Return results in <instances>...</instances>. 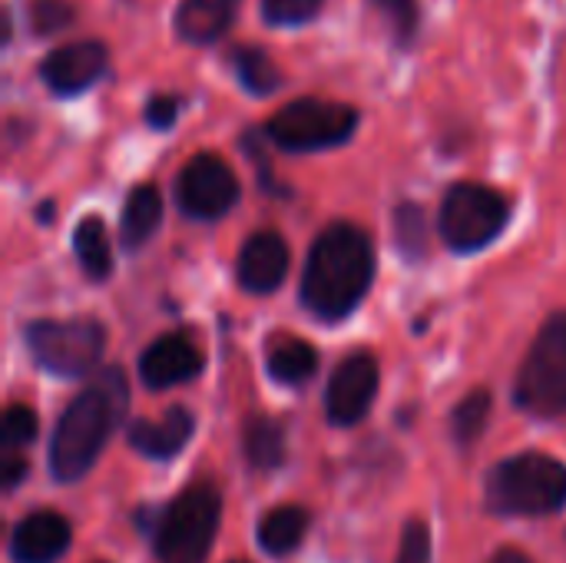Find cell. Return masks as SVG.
<instances>
[{"mask_svg":"<svg viewBox=\"0 0 566 563\" xmlns=\"http://www.w3.org/2000/svg\"><path fill=\"white\" fill-rule=\"evenodd\" d=\"M375 282L371 236L352 222L328 226L308 252L302 275V302L322 322L352 315Z\"/></svg>","mask_w":566,"mask_h":563,"instance_id":"6da1fadb","label":"cell"},{"mask_svg":"<svg viewBox=\"0 0 566 563\" xmlns=\"http://www.w3.org/2000/svg\"><path fill=\"white\" fill-rule=\"evenodd\" d=\"M126 375L119 368H106L66 405L50 441V475L56 481H80L96 465L99 451L126 418Z\"/></svg>","mask_w":566,"mask_h":563,"instance_id":"7a4b0ae2","label":"cell"},{"mask_svg":"<svg viewBox=\"0 0 566 563\" xmlns=\"http://www.w3.org/2000/svg\"><path fill=\"white\" fill-rule=\"evenodd\" d=\"M566 504V465L527 451L488 475V508L511 518H544Z\"/></svg>","mask_w":566,"mask_h":563,"instance_id":"3957f363","label":"cell"},{"mask_svg":"<svg viewBox=\"0 0 566 563\" xmlns=\"http://www.w3.org/2000/svg\"><path fill=\"white\" fill-rule=\"evenodd\" d=\"M222 518V498L212 484H192L156 518L159 563H206Z\"/></svg>","mask_w":566,"mask_h":563,"instance_id":"277c9868","label":"cell"},{"mask_svg":"<svg viewBox=\"0 0 566 563\" xmlns=\"http://www.w3.org/2000/svg\"><path fill=\"white\" fill-rule=\"evenodd\" d=\"M355 126H358L355 106L322 96H302L285 103L265 123V136L289 153H315L348 143Z\"/></svg>","mask_w":566,"mask_h":563,"instance_id":"5b68a950","label":"cell"},{"mask_svg":"<svg viewBox=\"0 0 566 563\" xmlns=\"http://www.w3.org/2000/svg\"><path fill=\"white\" fill-rule=\"evenodd\" d=\"M514 402L534 418L566 415V312L541 329L517 375Z\"/></svg>","mask_w":566,"mask_h":563,"instance_id":"8992f818","label":"cell"},{"mask_svg":"<svg viewBox=\"0 0 566 563\" xmlns=\"http://www.w3.org/2000/svg\"><path fill=\"white\" fill-rule=\"evenodd\" d=\"M511 219V202L481 183H454L441 202V239L454 252H478L491 246Z\"/></svg>","mask_w":566,"mask_h":563,"instance_id":"52a82bcc","label":"cell"},{"mask_svg":"<svg viewBox=\"0 0 566 563\" xmlns=\"http://www.w3.org/2000/svg\"><path fill=\"white\" fill-rule=\"evenodd\" d=\"M27 345L50 375L83 378L96 368L106 332L93 319H40L27 329Z\"/></svg>","mask_w":566,"mask_h":563,"instance_id":"ba28073f","label":"cell"},{"mask_svg":"<svg viewBox=\"0 0 566 563\" xmlns=\"http://www.w3.org/2000/svg\"><path fill=\"white\" fill-rule=\"evenodd\" d=\"M239 199L232 166L216 153H196L176 176V202L192 219H219Z\"/></svg>","mask_w":566,"mask_h":563,"instance_id":"9c48e42d","label":"cell"},{"mask_svg":"<svg viewBox=\"0 0 566 563\" xmlns=\"http://www.w3.org/2000/svg\"><path fill=\"white\" fill-rule=\"evenodd\" d=\"M106 63H109V50L103 40H73V43H63L56 50H50L36 73L40 80L46 83L50 93L56 96H76L83 90H90L103 73H106Z\"/></svg>","mask_w":566,"mask_h":563,"instance_id":"30bf717a","label":"cell"},{"mask_svg":"<svg viewBox=\"0 0 566 563\" xmlns=\"http://www.w3.org/2000/svg\"><path fill=\"white\" fill-rule=\"evenodd\" d=\"M378 395V362L368 352L345 358L325 392V411L332 425H358Z\"/></svg>","mask_w":566,"mask_h":563,"instance_id":"8fae6325","label":"cell"},{"mask_svg":"<svg viewBox=\"0 0 566 563\" xmlns=\"http://www.w3.org/2000/svg\"><path fill=\"white\" fill-rule=\"evenodd\" d=\"M199 372H202V352L182 332L156 338L139 358V375L149 388H172L192 382Z\"/></svg>","mask_w":566,"mask_h":563,"instance_id":"7c38bea8","label":"cell"},{"mask_svg":"<svg viewBox=\"0 0 566 563\" xmlns=\"http://www.w3.org/2000/svg\"><path fill=\"white\" fill-rule=\"evenodd\" d=\"M235 272H239V282H242L245 292H255V295L275 292L289 275V246H285V239L279 232H272V229L249 236V242L239 252Z\"/></svg>","mask_w":566,"mask_h":563,"instance_id":"4fadbf2b","label":"cell"},{"mask_svg":"<svg viewBox=\"0 0 566 563\" xmlns=\"http://www.w3.org/2000/svg\"><path fill=\"white\" fill-rule=\"evenodd\" d=\"M73 541L66 518L56 511L27 514L10 538V557L17 563H56Z\"/></svg>","mask_w":566,"mask_h":563,"instance_id":"5bb4252c","label":"cell"},{"mask_svg":"<svg viewBox=\"0 0 566 563\" xmlns=\"http://www.w3.org/2000/svg\"><path fill=\"white\" fill-rule=\"evenodd\" d=\"M242 0H179L172 13V30L189 46L216 43L235 20Z\"/></svg>","mask_w":566,"mask_h":563,"instance_id":"9a60e30c","label":"cell"},{"mask_svg":"<svg viewBox=\"0 0 566 563\" xmlns=\"http://www.w3.org/2000/svg\"><path fill=\"white\" fill-rule=\"evenodd\" d=\"M192 415L186 408H169L163 418H139L129 428V445L143 458L169 461L179 455V448L192 438Z\"/></svg>","mask_w":566,"mask_h":563,"instance_id":"2e32d148","label":"cell"},{"mask_svg":"<svg viewBox=\"0 0 566 563\" xmlns=\"http://www.w3.org/2000/svg\"><path fill=\"white\" fill-rule=\"evenodd\" d=\"M163 222V196L156 186L143 183L136 186L126 202H123V216H119V239L126 249H139L149 242V236L159 229Z\"/></svg>","mask_w":566,"mask_h":563,"instance_id":"e0dca14e","label":"cell"},{"mask_svg":"<svg viewBox=\"0 0 566 563\" xmlns=\"http://www.w3.org/2000/svg\"><path fill=\"white\" fill-rule=\"evenodd\" d=\"M305 531H308V511L298 508V504H282V508H275L272 514L262 518L259 544L272 557H285V554H292L302 544Z\"/></svg>","mask_w":566,"mask_h":563,"instance_id":"ac0fdd59","label":"cell"},{"mask_svg":"<svg viewBox=\"0 0 566 563\" xmlns=\"http://www.w3.org/2000/svg\"><path fill=\"white\" fill-rule=\"evenodd\" d=\"M73 252L83 265V272L93 279V282H103L109 279V269H113V249H109V236H106V226L96 219V216H86L76 232H73Z\"/></svg>","mask_w":566,"mask_h":563,"instance_id":"d6986e66","label":"cell"},{"mask_svg":"<svg viewBox=\"0 0 566 563\" xmlns=\"http://www.w3.org/2000/svg\"><path fill=\"white\" fill-rule=\"evenodd\" d=\"M232 66H235L239 83L252 96H269V93H275L282 86V73H279V66L272 63V56L262 46H252V43L235 46L232 50Z\"/></svg>","mask_w":566,"mask_h":563,"instance_id":"ffe728a7","label":"cell"},{"mask_svg":"<svg viewBox=\"0 0 566 563\" xmlns=\"http://www.w3.org/2000/svg\"><path fill=\"white\" fill-rule=\"evenodd\" d=\"M242 445H245V458L252 468H279L285 461V435L279 428V421L265 418V415H255L245 421V431H242Z\"/></svg>","mask_w":566,"mask_h":563,"instance_id":"44dd1931","label":"cell"},{"mask_svg":"<svg viewBox=\"0 0 566 563\" xmlns=\"http://www.w3.org/2000/svg\"><path fill=\"white\" fill-rule=\"evenodd\" d=\"M318 368V355L308 342L302 338H292V342H282L272 348L269 355V375L282 385H302L315 375Z\"/></svg>","mask_w":566,"mask_h":563,"instance_id":"7402d4cb","label":"cell"},{"mask_svg":"<svg viewBox=\"0 0 566 563\" xmlns=\"http://www.w3.org/2000/svg\"><path fill=\"white\" fill-rule=\"evenodd\" d=\"M488 418H491V392L478 388V392L464 395V402L451 411V435H454V441L461 448L474 445L484 435Z\"/></svg>","mask_w":566,"mask_h":563,"instance_id":"603a6c76","label":"cell"},{"mask_svg":"<svg viewBox=\"0 0 566 563\" xmlns=\"http://www.w3.org/2000/svg\"><path fill=\"white\" fill-rule=\"evenodd\" d=\"M395 239H398V249L405 252L408 262L424 259V252H428V222H424L421 206L401 202L395 209Z\"/></svg>","mask_w":566,"mask_h":563,"instance_id":"cb8c5ba5","label":"cell"},{"mask_svg":"<svg viewBox=\"0 0 566 563\" xmlns=\"http://www.w3.org/2000/svg\"><path fill=\"white\" fill-rule=\"evenodd\" d=\"M36 411H30L27 405H10L3 421H0V441H3V455H17L20 448H27L36 438Z\"/></svg>","mask_w":566,"mask_h":563,"instance_id":"d4e9b609","label":"cell"},{"mask_svg":"<svg viewBox=\"0 0 566 563\" xmlns=\"http://www.w3.org/2000/svg\"><path fill=\"white\" fill-rule=\"evenodd\" d=\"M27 20L36 37H50L76 20V7L70 0H30L27 3Z\"/></svg>","mask_w":566,"mask_h":563,"instance_id":"484cf974","label":"cell"},{"mask_svg":"<svg viewBox=\"0 0 566 563\" xmlns=\"http://www.w3.org/2000/svg\"><path fill=\"white\" fill-rule=\"evenodd\" d=\"M381 13H385V20H388V27H391V33H395V40L401 43V46H408L411 40H415V33H418V0H371Z\"/></svg>","mask_w":566,"mask_h":563,"instance_id":"4316f807","label":"cell"},{"mask_svg":"<svg viewBox=\"0 0 566 563\" xmlns=\"http://www.w3.org/2000/svg\"><path fill=\"white\" fill-rule=\"evenodd\" d=\"M322 7L325 0H262V20L272 27H295L308 23Z\"/></svg>","mask_w":566,"mask_h":563,"instance_id":"83f0119b","label":"cell"},{"mask_svg":"<svg viewBox=\"0 0 566 563\" xmlns=\"http://www.w3.org/2000/svg\"><path fill=\"white\" fill-rule=\"evenodd\" d=\"M395 563H431V531L424 521H408Z\"/></svg>","mask_w":566,"mask_h":563,"instance_id":"f1b7e54d","label":"cell"},{"mask_svg":"<svg viewBox=\"0 0 566 563\" xmlns=\"http://www.w3.org/2000/svg\"><path fill=\"white\" fill-rule=\"evenodd\" d=\"M176 116H179V103L172 96H166V93L149 96V103H146V123L153 129H169L176 123Z\"/></svg>","mask_w":566,"mask_h":563,"instance_id":"f546056e","label":"cell"},{"mask_svg":"<svg viewBox=\"0 0 566 563\" xmlns=\"http://www.w3.org/2000/svg\"><path fill=\"white\" fill-rule=\"evenodd\" d=\"M27 475V461L20 455H3V471H0V481L3 488H17Z\"/></svg>","mask_w":566,"mask_h":563,"instance_id":"4dcf8cb0","label":"cell"},{"mask_svg":"<svg viewBox=\"0 0 566 563\" xmlns=\"http://www.w3.org/2000/svg\"><path fill=\"white\" fill-rule=\"evenodd\" d=\"M491 563H534L524 551H517V548H504V551H497Z\"/></svg>","mask_w":566,"mask_h":563,"instance_id":"1f68e13d","label":"cell"},{"mask_svg":"<svg viewBox=\"0 0 566 563\" xmlns=\"http://www.w3.org/2000/svg\"><path fill=\"white\" fill-rule=\"evenodd\" d=\"M53 212H56V209H53L50 202H43V206H40V219H43V222H50V219H53Z\"/></svg>","mask_w":566,"mask_h":563,"instance_id":"d6a6232c","label":"cell"},{"mask_svg":"<svg viewBox=\"0 0 566 563\" xmlns=\"http://www.w3.org/2000/svg\"><path fill=\"white\" fill-rule=\"evenodd\" d=\"M235 563H245V561H235Z\"/></svg>","mask_w":566,"mask_h":563,"instance_id":"836d02e7","label":"cell"}]
</instances>
